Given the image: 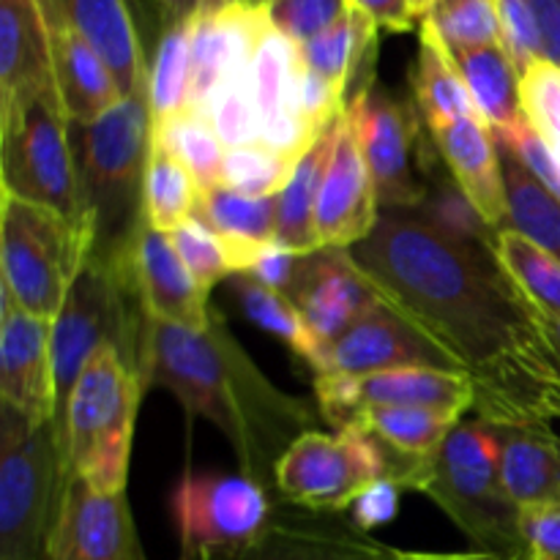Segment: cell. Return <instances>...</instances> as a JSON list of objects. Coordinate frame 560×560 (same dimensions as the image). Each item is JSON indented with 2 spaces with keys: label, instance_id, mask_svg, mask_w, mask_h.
I'll use <instances>...</instances> for the list:
<instances>
[{
  "label": "cell",
  "instance_id": "36",
  "mask_svg": "<svg viewBox=\"0 0 560 560\" xmlns=\"http://www.w3.org/2000/svg\"><path fill=\"white\" fill-rule=\"evenodd\" d=\"M492 252L503 271L547 315H560V260L517 230L501 228L492 238Z\"/></svg>",
  "mask_w": 560,
  "mask_h": 560
},
{
  "label": "cell",
  "instance_id": "40",
  "mask_svg": "<svg viewBox=\"0 0 560 560\" xmlns=\"http://www.w3.org/2000/svg\"><path fill=\"white\" fill-rule=\"evenodd\" d=\"M452 52L503 44L495 0H435L421 16Z\"/></svg>",
  "mask_w": 560,
  "mask_h": 560
},
{
  "label": "cell",
  "instance_id": "37",
  "mask_svg": "<svg viewBox=\"0 0 560 560\" xmlns=\"http://www.w3.org/2000/svg\"><path fill=\"white\" fill-rule=\"evenodd\" d=\"M416 213L424 222H430L438 233L459 241V244L492 246V238H495V228H490L481 219V213L476 211L468 195L459 189L457 180L452 178L443 162L427 175V195L421 206L416 208Z\"/></svg>",
  "mask_w": 560,
  "mask_h": 560
},
{
  "label": "cell",
  "instance_id": "53",
  "mask_svg": "<svg viewBox=\"0 0 560 560\" xmlns=\"http://www.w3.org/2000/svg\"><path fill=\"white\" fill-rule=\"evenodd\" d=\"M230 5H260V0H200L197 14H213V11H224Z\"/></svg>",
  "mask_w": 560,
  "mask_h": 560
},
{
  "label": "cell",
  "instance_id": "45",
  "mask_svg": "<svg viewBox=\"0 0 560 560\" xmlns=\"http://www.w3.org/2000/svg\"><path fill=\"white\" fill-rule=\"evenodd\" d=\"M498 20L503 31V47L512 55L520 77L541 58L539 27H536L530 0H495Z\"/></svg>",
  "mask_w": 560,
  "mask_h": 560
},
{
  "label": "cell",
  "instance_id": "32",
  "mask_svg": "<svg viewBox=\"0 0 560 560\" xmlns=\"http://www.w3.org/2000/svg\"><path fill=\"white\" fill-rule=\"evenodd\" d=\"M200 195V184L184 159L159 140H151L145 175H142V222L170 235L184 222L195 219Z\"/></svg>",
  "mask_w": 560,
  "mask_h": 560
},
{
  "label": "cell",
  "instance_id": "42",
  "mask_svg": "<svg viewBox=\"0 0 560 560\" xmlns=\"http://www.w3.org/2000/svg\"><path fill=\"white\" fill-rule=\"evenodd\" d=\"M525 118L534 124L560 162V66L539 58L520 77Z\"/></svg>",
  "mask_w": 560,
  "mask_h": 560
},
{
  "label": "cell",
  "instance_id": "9",
  "mask_svg": "<svg viewBox=\"0 0 560 560\" xmlns=\"http://www.w3.org/2000/svg\"><path fill=\"white\" fill-rule=\"evenodd\" d=\"M402 463L364 427L310 430L277 463L273 490L290 506L342 514L366 487L394 479Z\"/></svg>",
  "mask_w": 560,
  "mask_h": 560
},
{
  "label": "cell",
  "instance_id": "43",
  "mask_svg": "<svg viewBox=\"0 0 560 560\" xmlns=\"http://www.w3.org/2000/svg\"><path fill=\"white\" fill-rule=\"evenodd\" d=\"M170 238H173L180 260L186 262L189 273L197 279V284L206 293H211L219 282H228L235 273L228 249L219 241V235L211 228H206L200 219L184 222L178 230L170 233Z\"/></svg>",
  "mask_w": 560,
  "mask_h": 560
},
{
  "label": "cell",
  "instance_id": "21",
  "mask_svg": "<svg viewBox=\"0 0 560 560\" xmlns=\"http://www.w3.org/2000/svg\"><path fill=\"white\" fill-rule=\"evenodd\" d=\"M394 547L339 514L310 512L279 501L260 539L235 560H386Z\"/></svg>",
  "mask_w": 560,
  "mask_h": 560
},
{
  "label": "cell",
  "instance_id": "26",
  "mask_svg": "<svg viewBox=\"0 0 560 560\" xmlns=\"http://www.w3.org/2000/svg\"><path fill=\"white\" fill-rule=\"evenodd\" d=\"M195 219L219 235L233 271H249L257 255L277 241V197H249L230 186L202 191Z\"/></svg>",
  "mask_w": 560,
  "mask_h": 560
},
{
  "label": "cell",
  "instance_id": "46",
  "mask_svg": "<svg viewBox=\"0 0 560 560\" xmlns=\"http://www.w3.org/2000/svg\"><path fill=\"white\" fill-rule=\"evenodd\" d=\"M402 487L394 479H381L375 485L366 487L353 503H350V523L355 525L364 534L383 528V525L394 523L399 514V495H402Z\"/></svg>",
  "mask_w": 560,
  "mask_h": 560
},
{
  "label": "cell",
  "instance_id": "6",
  "mask_svg": "<svg viewBox=\"0 0 560 560\" xmlns=\"http://www.w3.org/2000/svg\"><path fill=\"white\" fill-rule=\"evenodd\" d=\"M69 468L55 421L0 405V560H47Z\"/></svg>",
  "mask_w": 560,
  "mask_h": 560
},
{
  "label": "cell",
  "instance_id": "23",
  "mask_svg": "<svg viewBox=\"0 0 560 560\" xmlns=\"http://www.w3.org/2000/svg\"><path fill=\"white\" fill-rule=\"evenodd\" d=\"M42 5L74 27L107 63L124 96H148V69L126 0H42Z\"/></svg>",
  "mask_w": 560,
  "mask_h": 560
},
{
  "label": "cell",
  "instance_id": "52",
  "mask_svg": "<svg viewBox=\"0 0 560 560\" xmlns=\"http://www.w3.org/2000/svg\"><path fill=\"white\" fill-rule=\"evenodd\" d=\"M153 5L159 9L164 27H167L175 25V22H189L191 16H197L200 0H153Z\"/></svg>",
  "mask_w": 560,
  "mask_h": 560
},
{
  "label": "cell",
  "instance_id": "12",
  "mask_svg": "<svg viewBox=\"0 0 560 560\" xmlns=\"http://www.w3.org/2000/svg\"><path fill=\"white\" fill-rule=\"evenodd\" d=\"M69 129L71 120L66 118L60 98H44L31 107L22 129L9 140H0L3 191L58 211L69 222L93 230Z\"/></svg>",
  "mask_w": 560,
  "mask_h": 560
},
{
  "label": "cell",
  "instance_id": "18",
  "mask_svg": "<svg viewBox=\"0 0 560 560\" xmlns=\"http://www.w3.org/2000/svg\"><path fill=\"white\" fill-rule=\"evenodd\" d=\"M47 560H145L126 492L104 495L69 476Z\"/></svg>",
  "mask_w": 560,
  "mask_h": 560
},
{
  "label": "cell",
  "instance_id": "24",
  "mask_svg": "<svg viewBox=\"0 0 560 560\" xmlns=\"http://www.w3.org/2000/svg\"><path fill=\"white\" fill-rule=\"evenodd\" d=\"M44 14H47L49 31H52L55 80H58L60 104H63L71 126L82 129L126 96L96 49L74 27L66 25L58 14L47 9Z\"/></svg>",
  "mask_w": 560,
  "mask_h": 560
},
{
  "label": "cell",
  "instance_id": "38",
  "mask_svg": "<svg viewBox=\"0 0 560 560\" xmlns=\"http://www.w3.org/2000/svg\"><path fill=\"white\" fill-rule=\"evenodd\" d=\"M151 140H159L184 159L186 167L191 170L195 180L200 184V191L222 186L228 148L219 140L206 115L195 113V109H184V113L173 115L164 124L151 126Z\"/></svg>",
  "mask_w": 560,
  "mask_h": 560
},
{
  "label": "cell",
  "instance_id": "13",
  "mask_svg": "<svg viewBox=\"0 0 560 560\" xmlns=\"http://www.w3.org/2000/svg\"><path fill=\"white\" fill-rule=\"evenodd\" d=\"M315 399L320 419L334 430L359 424L366 408H430L463 419L476 405V388L465 372L435 366H405L377 375H315Z\"/></svg>",
  "mask_w": 560,
  "mask_h": 560
},
{
  "label": "cell",
  "instance_id": "47",
  "mask_svg": "<svg viewBox=\"0 0 560 560\" xmlns=\"http://www.w3.org/2000/svg\"><path fill=\"white\" fill-rule=\"evenodd\" d=\"M520 528L530 560H560V503L523 512Z\"/></svg>",
  "mask_w": 560,
  "mask_h": 560
},
{
  "label": "cell",
  "instance_id": "35",
  "mask_svg": "<svg viewBox=\"0 0 560 560\" xmlns=\"http://www.w3.org/2000/svg\"><path fill=\"white\" fill-rule=\"evenodd\" d=\"M195 20V16H191ZM191 20L175 22L162 31V38L148 69V109L151 126L189 109L191 82Z\"/></svg>",
  "mask_w": 560,
  "mask_h": 560
},
{
  "label": "cell",
  "instance_id": "2",
  "mask_svg": "<svg viewBox=\"0 0 560 560\" xmlns=\"http://www.w3.org/2000/svg\"><path fill=\"white\" fill-rule=\"evenodd\" d=\"M142 388H164L189 419H206L230 443L241 474L273 490L282 454L315 430L317 405L284 394L252 361L228 323L213 312L202 331L145 320L140 353ZM277 492V490H273Z\"/></svg>",
  "mask_w": 560,
  "mask_h": 560
},
{
  "label": "cell",
  "instance_id": "10",
  "mask_svg": "<svg viewBox=\"0 0 560 560\" xmlns=\"http://www.w3.org/2000/svg\"><path fill=\"white\" fill-rule=\"evenodd\" d=\"M279 495L246 474L191 470L173 492L180 560H235L268 528Z\"/></svg>",
  "mask_w": 560,
  "mask_h": 560
},
{
  "label": "cell",
  "instance_id": "8",
  "mask_svg": "<svg viewBox=\"0 0 560 560\" xmlns=\"http://www.w3.org/2000/svg\"><path fill=\"white\" fill-rule=\"evenodd\" d=\"M145 320V310L118 257L91 255L71 284L63 310L52 320V370L58 392L55 419L63 413L77 377L104 345L118 348L140 372Z\"/></svg>",
  "mask_w": 560,
  "mask_h": 560
},
{
  "label": "cell",
  "instance_id": "49",
  "mask_svg": "<svg viewBox=\"0 0 560 560\" xmlns=\"http://www.w3.org/2000/svg\"><path fill=\"white\" fill-rule=\"evenodd\" d=\"M377 27L388 33H408L419 27V20L410 11V0H355Z\"/></svg>",
  "mask_w": 560,
  "mask_h": 560
},
{
  "label": "cell",
  "instance_id": "57",
  "mask_svg": "<svg viewBox=\"0 0 560 560\" xmlns=\"http://www.w3.org/2000/svg\"><path fill=\"white\" fill-rule=\"evenodd\" d=\"M271 3H277V0H260V5H271Z\"/></svg>",
  "mask_w": 560,
  "mask_h": 560
},
{
  "label": "cell",
  "instance_id": "44",
  "mask_svg": "<svg viewBox=\"0 0 560 560\" xmlns=\"http://www.w3.org/2000/svg\"><path fill=\"white\" fill-rule=\"evenodd\" d=\"M353 0H277L266 5L268 20L290 42L306 44L337 25Z\"/></svg>",
  "mask_w": 560,
  "mask_h": 560
},
{
  "label": "cell",
  "instance_id": "25",
  "mask_svg": "<svg viewBox=\"0 0 560 560\" xmlns=\"http://www.w3.org/2000/svg\"><path fill=\"white\" fill-rule=\"evenodd\" d=\"M498 465L520 512L560 503V435L552 424H492Z\"/></svg>",
  "mask_w": 560,
  "mask_h": 560
},
{
  "label": "cell",
  "instance_id": "56",
  "mask_svg": "<svg viewBox=\"0 0 560 560\" xmlns=\"http://www.w3.org/2000/svg\"><path fill=\"white\" fill-rule=\"evenodd\" d=\"M509 560H530V556H528V550H525V552H520V556H512Z\"/></svg>",
  "mask_w": 560,
  "mask_h": 560
},
{
  "label": "cell",
  "instance_id": "1",
  "mask_svg": "<svg viewBox=\"0 0 560 560\" xmlns=\"http://www.w3.org/2000/svg\"><path fill=\"white\" fill-rule=\"evenodd\" d=\"M350 255L381 299L474 381L476 419L560 421V342L492 246L459 244L416 211L383 208Z\"/></svg>",
  "mask_w": 560,
  "mask_h": 560
},
{
  "label": "cell",
  "instance_id": "31",
  "mask_svg": "<svg viewBox=\"0 0 560 560\" xmlns=\"http://www.w3.org/2000/svg\"><path fill=\"white\" fill-rule=\"evenodd\" d=\"M228 284L235 293V299H238L244 315L257 328L282 339L290 348V353L310 366L312 375L323 372V366H326V350L320 348V342L315 339L312 328L306 326L304 315H301V310L295 306V301L290 295L266 288V284L257 282L246 271L233 273L228 279Z\"/></svg>",
  "mask_w": 560,
  "mask_h": 560
},
{
  "label": "cell",
  "instance_id": "55",
  "mask_svg": "<svg viewBox=\"0 0 560 560\" xmlns=\"http://www.w3.org/2000/svg\"><path fill=\"white\" fill-rule=\"evenodd\" d=\"M541 312H545V310H541ZM545 317H547V326L552 328V334H556V339L560 342V315H547V312H545Z\"/></svg>",
  "mask_w": 560,
  "mask_h": 560
},
{
  "label": "cell",
  "instance_id": "11",
  "mask_svg": "<svg viewBox=\"0 0 560 560\" xmlns=\"http://www.w3.org/2000/svg\"><path fill=\"white\" fill-rule=\"evenodd\" d=\"M345 115L359 137L381 208L416 211L427 195V175L441 164L424 142L419 107L370 82L348 98Z\"/></svg>",
  "mask_w": 560,
  "mask_h": 560
},
{
  "label": "cell",
  "instance_id": "51",
  "mask_svg": "<svg viewBox=\"0 0 560 560\" xmlns=\"http://www.w3.org/2000/svg\"><path fill=\"white\" fill-rule=\"evenodd\" d=\"M512 556H498L487 550H452V552H424V550H394L386 560H509Z\"/></svg>",
  "mask_w": 560,
  "mask_h": 560
},
{
  "label": "cell",
  "instance_id": "41",
  "mask_svg": "<svg viewBox=\"0 0 560 560\" xmlns=\"http://www.w3.org/2000/svg\"><path fill=\"white\" fill-rule=\"evenodd\" d=\"M295 164L299 162L279 156L277 151L266 148L262 142L230 148L224 153L222 186H230V189L249 197H279V191L288 186Z\"/></svg>",
  "mask_w": 560,
  "mask_h": 560
},
{
  "label": "cell",
  "instance_id": "27",
  "mask_svg": "<svg viewBox=\"0 0 560 560\" xmlns=\"http://www.w3.org/2000/svg\"><path fill=\"white\" fill-rule=\"evenodd\" d=\"M377 31L381 27L375 25V20L353 0L348 14L337 25L312 42L299 44L301 60L312 71L326 77L348 102L355 91L372 82L370 77H364V71H370V66L375 63Z\"/></svg>",
  "mask_w": 560,
  "mask_h": 560
},
{
  "label": "cell",
  "instance_id": "29",
  "mask_svg": "<svg viewBox=\"0 0 560 560\" xmlns=\"http://www.w3.org/2000/svg\"><path fill=\"white\" fill-rule=\"evenodd\" d=\"M337 124L323 131L315 145L301 156L288 186L277 197V244L290 252H299V255H312L320 249L315 233V208L323 173H326L334 140H337Z\"/></svg>",
  "mask_w": 560,
  "mask_h": 560
},
{
  "label": "cell",
  "instance_id": "30",
  "mask_svg": "<svg viewBox=\"0 0 560 560\" xmlns=\"http://www.w3.org/2000/svg\"><path fill=\"white\" fill-rule=\"evenodd\" d=\"M465 77L476 109L492 131H506L525 118L520 71L503 44L452 52Z\"/></svg>",
  "mask_w": 560,
  "mask_h": 560
},
{
  "label": "cell",
  "instance_id": "7",
  "mask_svg": "<svg viewBox=\"0 0 560 560\" xmlns=\"http://www.w3.org/2000/svg\"><path fill=\"white\" fill-rule=\"evenodd\" d=\"M93 246V230L3 191L0 290L33 317L49 323L58 317L71 284L91 260Z\"/></svg>",
  "mask_w": 560,
  "mask_h": 560
},
{
  "label": "cell",
  "instance_id": "54",
  "mask_svg": "<svg viewBox=\"0 0 560 560\" xmlns=\"http://www.w3.org/2000/svg\"><path fill=\"white\" fill-rule=\"evenodd\" d=\"M432 3H435V0H410V11H413L416 20L421 22V16L427 14V9H430Z\"/></svg>",
  "mask_w": 560,
  "mask_h": 560
},
{
  "label": "cell",
  "instance_id": "34",
  "mask_svg": "<svg viewBox=\"0 0 560 560\" xmlns=\"http://www.w3.org/2000/svg\"><path fill=\"white\" fill-rule=\"evenodd\" d=\"M459 421V416L430 408H366L355 427L370 430L397 457L427 459L446 443Z\"/></svg>",
  "mask_w": 560,
  "mask_h": 560
},
{
  "label": "cell",
  "instance_id": "20",
  "mask_svg": "<svg viewBox=\"0 0 560 560\" xmlns=\"http://www.w3.org/2000/svg\"><path fill=\"white\" fill-rule=\"evenodd\" d=\"M405 366H435V370L459 372L457 364L438 345H432L413 323L405 320L381 299V304L372 306L328 348L320 375L342 372V375L364 377L405 370Z\"/></svg>",
  "mask_w": 560,
  "mask_h": 560
},
{
  "label": "cell",
  "instance_id": "19",
  "mask_svg": "<svg viewBox=\"0 0 560 560\" xmlns=\"http://www.w3.org/2000/svg\"><path fill=\"white\" fill-rule=\"evenodd\" d=\"M290 299L295 301L306 326L326 350V359L328 348L372 306L381 304V293L372 288L350 249H331V246H323L304 257Z\"/></svg>",
  "mask_w": 560,
  "mask_h": 560
},
{
  "label": "cell",
  "instance_id": "33",
  "mask_svg": "<svg viewBox=\"0 0 560 560\" xmlns=\"http://www.w3.org/2000/svg\"><path fill=\"white\" fill-rule=\"evenodd\" d=\"M498 151L506 189V228L517 230L560 260V200L506 148L498 145Z\"/></svg>",
  "mask_w": 560,
  "mask_h": 560
},
{
  "label": "cell",
  "instance_id": "48",
  "mask_svg": "<svg viewBox=\"0 0 560 560\" xmlns=\"http://www.w3.org/2000/svg\"><path fill=\"white\" fill-rule=\"evenodd\" d=\"M304 257L306 255H299V252H290L284 249L282 244H268L266 249L257 255L255 266L249 268L246 273H252V277L257 279V282H262L266 288L271 290H279V293L290 295L293 293L295 282H299V273H301V266H304Z\"/></svg>",
  "mask_w": 560,
  "mask_h": 560
},
{
  "label": "cell",
  "instance_id": "50",
  "mask_svg": "<svg viewBox=\"0 0 560 560\" xmlns=\"http://www.w3.org/2000/svg\"><path fill=\"white\" fill-rule=\"evenodd\" d=\"M539 27L541 58L560 66V0H530Z\"/></svg>",
  "mask_w": 560,
  "mask_h": 560
},
{
  "label": "cell",
  "instance_id": "15",
  "mask_svg": "<svg viewBox=\"0 0 560 560\" xmlns=\"http://www.w3.org/2000/svg\"><path fill=\"white\" fill-rule=\"evenodd\" d=\"M118 260L148 317L189 331L208 328L213 315L208 293L191 277L167 233L142 222Z\"/></svg>",
  "mask_w": 560,
  "mask_h": 560
},
{
  "label": "cell",
  "instance_id": "28",
  "mask_svg": "<svg viewBox=\"0 0 560 560\" xmlns=\"http://www.w3.org/2000/svg\"><path fill=\"white\" fill-rule=\"evenodd\" d=\"M413 104L427 129H438L452 120L479 115L465 77L438 31L419 22V60L413 69Z\"/></svg>",
  "mask_w": 560,
  "mask_h": 560
},
{
  "label": "cell",
  "instance_id": "16",
  "mask_svg": "<svg viewBox=\"0 0 560 560\" xmlns=\"http://www.w3.org/2000/svg\"><path fill=\"white\" fill-rule=\"evenodd\" d=\"M0 405L25 419L55 421L52 323L33 317L0 290Z\"/></svg>",
  "mask_w": 560,
  "mask_h": 560
},
{
  "label": "cell",
  "instance_id": "14",
  "mask_svg": "<svg viewBox=\"0 0 560 560\" xmlns=\"http://www.w3.org/2000/svg\"><path fill=\"white\" fill-rule=\"evenodd\" d=\"M44 98L60 93L42 0H0V140L14 137Z\"/></svg>",
  "mask_w": 560,
  "mask_h": 560
},
{
  "label": "cell",
  "instance_id": "4",
  "mask_svg": "<svg viewBox=\"0 0 560 560\" xmlns=\"http://www.w3.org/2000/svg\"><path fill=\"white\" fill-rule=\"evenodd\" d=\"M145 394L140 372L113 345L96 350L55 419L69 476L96 492H126L135 421Z\"/></svg>",
  "mask_w": 560,
  "mask_h": 560
},
{
  "label": "cell",
  "instance_id": "3",
  "mask_svg": "<svg viewBox=\"0 0 560 560\" xmlns=\"http://www.w3.org/2000/svg\"><path fill=\"white\" fill-rule=\"evenodd\" d=\"M394 481L443 509L476 550L498 556L525 552L523 512L503 487L495 430L487 421H459L432 457L405 459Z\"/></svg>",
  "mask_w": 560,
  "mask_h": 560
},
{
  "label": "cell",
  "instance_id": "22",
  "mask_svg": "<svg viewBox=\"0 0 560 560\" xmlns=\"http://www.w3.org/2000/svg\"><path fill=\"white\" fill-rule=\"evenodd\" d=\"M430 131L443 164L468 195L490 228H506V189H503L501 151L481 115L459 118Z\"/></svg>",
  "mask_w": 560,
  "mask_h": 560
},
{
  "label": "cell",
  "instance_id": "17",
  "mask_svg": "<svg viewBox=\"0 0 560 560\" xmlns=\"http://www.w3.org/2000/svg\"><path fill=\"white\" fill-rule=\"evenodd\" d=\"M381 213L375 180L364 162L359 137L348 115L342 113L315 208V233L320 249H353L370 238L381 222Z\"/></svg>",
  "mask_w": 560,
  "mask_h": 560
},
{
  "label": "cell",
  "instance_id": "39",
  "mask_svg": "<svg viewBox=\"0 0 560 560\" xmlns=\"http://www.w3.org/2000/svg\"><path fill=\"white\" fill-rule=\"evenodd\" d=\"M255 58V52H252ZM252 58L241 60L238 66L224 74L213 96L208 98L206 115L208 124L224 142V148H244L260 142V118H257L255 85H252Z\"/></svg>",
  "mask_w": 560,
  "mask_h": 560
},
{
  "label": "cell",
  "instance_id": "5",
  "mask_svg": "<svg viewBox=\"0 0 560 560\" xmlns=\"http://www.w3.org/2000/svg\"><path fill=\"white\" fill-rule=\"evenodd\" d=\"M151 145L148 96H126L80 129L77 162L93 219V255L118 257L142 224V175Z\"/></svg>",
  "mask_w": 560,
  "mask_h": 560
}]
</instances>
